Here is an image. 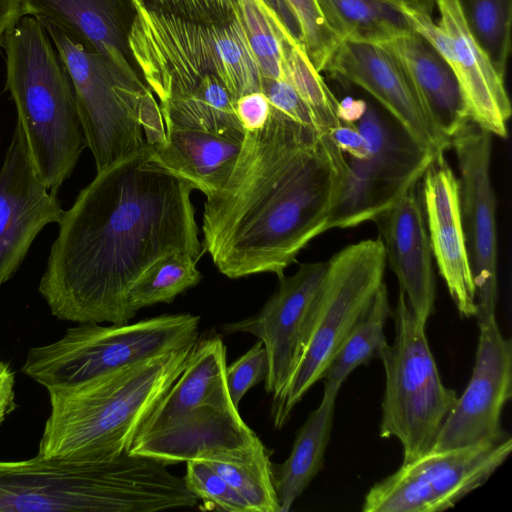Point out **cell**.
Instances as JSON below:
<instances>
[{"mask_svg": "<svg viewBox=\"0 0 512 512\" xmlns=\"http://www.w3.org/2000/svg\"><path fill=\"white\" fill-rule=\"evenodd\" d=\"M151 154L148 145L98 171L64 211L38 288L54 317L127 324L128 294L155 262L178 251L200 259L193 188Z\"/></svg>", "mask_w": 512, "mask_h": 512, "instance_id": "obj_1", "label": "cell"}, {"mask_svg": "<svg viewBox=\"0 0 512 512\" xmlns=\"http://www.w3.org/2000/svg\"><path fill=\"white\" fill-rule=\"evenodd\" d=\"M347 169L345 154L329 134L271 108L264 127L244 131L228 177L206 197L203 252L230 279L283 276L326 232Z\"/></svg>", "mask_w": 512, "mask_h": 512, "instance_id": "obj_2", "label": "cell"}, {"mask_svg": "<svg viewBox=\"0 0 512 512\" xmlns=\"http://www.w3.org/2000/svg\"><path fill=\"white\" fill-rule=\"evenodd\" d=\"M196 342L75 385L48 388L50 413L37 454L90 463L126 453Z\"/></svg>", "mask_w": 512, "mask_h": 512, "instance_id": "obj_3", "label": "cell"}, {"mask_svg": "<svg viewBox=\"0 0 512 512\" xmlns=\"http://www.w3.org/2000/svg\"><path fill=\"white\" fill-rule=\"evenodd\" d=\"M198 502L166 463L128 452L90 463L38 454L0 461V512H153Z\"/></svg>", "mask_w": 512, "mask_h": 512, "instance_id": "obj_4", "label": "cell"}, {"mask_svg": "<svg viewBox=\"0 0 512 512\" xmlns=\"http://www.w3.org/2000/svg\"><path fill=\"white\" fill-rule=\"evenodd\" d=\"M1 46L6 89L34 168L57 194L87 148L72 80L45 27L32 16H22Z\"/></svg>", "mask_w": 512, "mask_h": 512, "instance_id": "obj_5", "label": "cell"}, {"mask_svg": "<svg viewBox=\"0 0 512 512\" xmlns=\"http://www.w3.org/2000/svg\"><path fill=\"white\" fill-rule=\"evenodd\" d=\"M136 9L128 45L158 103L214 80L223 81L235 99L260 91L261 72L241 15L207 24Z\"/></svg>", "mask_w": 512, "mask_h": 512, "instance_id": "obj_6", "label": "cell"}, {"mask_svg": "<svg viewBox=\"0 0 512 512\" xmlns=\"http://www.w3.org/2000/svg\"><path fill=\"white\" fill-rule=\"evenodd\" d=\"M45 29L72 80L97 172L164 140L159 103L141 77L125 73L55 29Z\"/></svg>", "mask_w": 512, "mask_h": 512, "instance_id": "obj_7", "label": "cell"}, {"mask_svg": "<svg viewBox=\"0 0 512 512\" xmlns=\"http://www.w3.org/2000/svg\"><path fill=\"white\" fill-rule=\"evenodd\" d=\"M385 250L380 237L350 244L328 261L308 315L294 369L272 399L271 418L282 428L294 407L320 379L341 344L384 283Z\"/></svg>", "mask_w": 512, "mask_h": 512, "instance_id": "obj_8", "label": "cell"}, {"mask_svg": "<svg viewBox=\"0 0 512 512\" xmlns=\"http://www.w3.org/2000/svg\"><path fill=\"white\" fill-rule=\"evenodd\" d=\"M199 316L165 314L132 324L78 323L31 348L22 372L46 389L75 385L198 340Z\"/></svg>", "mask_w": 512, "mask_h": 512, "instance_id": "obj_9", "label": "cell"}, {"mask_svg": "<svg viewBox=\"0 0 512 512\" xmlns=\"http://www.w3.org/2000/svg\"><path fill=\"white\" fill-rule=\"evenodd\" d=\"M391 315L395 340L379 358L385 371L379 435L400 442L406 464L431 452L457 395L443 384L425 326L418 322L401 290Z\"/></svg>", "mask_w": 512, "mask_h": 512, "instance_id": "obj_10", "label": "cell"}, {"mask_svg": "<svg viewBox=\"0 0 512 512\" xmlns=\"http://www.w3.org/2000/svg\"><path fill=\"white\" fill-rule=\"evenodd\" d=\"M355 125L365 140L368 155L364 159L345 155L348 169L344 188L326 231L372 221L418 184L436 157L415 143L390 115H383L374 106L367 105Z\"/></svg>", "mask_w": 512, "mask_h": 512, "instance_id": "obj_11", "label": "cell"}, {"mask_svg": "<svg viewBox=\"0 0 512 512\" xmlns=\"http://www.w3.org/2000/svg\"><path fill=\"white\" fill-rule=\"evenodd\" d=\"M512 439L429 452L376 483L364 512H438L453 507L482 486L504 463Z\"/></svg>", "mask_w": 512, "mask_h": 512, "instance_id": "obj_12", "label": "cell"}, {"mask_svg": "<svg viewBox=\"0 0 512 512\" xmlns=\"http://www.w3.org/2000/svg\"><path fill=\"white\" fill-rule=\"evenodd\" d=\"M405 12L453 70L470 122L506 138L512 105L504 78L475 41L457 0H406Z\"/></svg>", "mask_w": 512, "mask_h": 512, "instance_id": "obj_13", "label": "cell"}, {"mask_svg": "<svg viewBox=\"0 0 512 512\" xmlns=\"http://www.w3.org/2000/svg\"><path fill=\"white\" fill-rule=\"evenodd\" d=\"M492 134L468 122L451 137L459 170L462 224L476 287L477 320L496 317L498 297L496 196Z\"/></svg>", "mask_w": 512, "mask_h": 512, "instance_id": "obj_14", "label": "cell"}, {"mask_svg": "<svg viewBox=\"0 0 512 512\" xmlns=\"http://www.w3.org/2000/svg\"><path fill=\"white\" fill-rule=\"evenodd\" d=\"M475 364L462 395L445 418L431 452L499 442L509 437L501 415L512 396V343L496 318L477 321Z\"/></svg>", "mask_w": 512, "mask_h": 512, "instance_id": "obj_15", "label": "cell"}, {"mask_svg": "<svg viewBox=\"0 0 512 512\" xmlns=\"http://www.w3.org/2000/svg\"><path fill=\"white\" fill-rule=\"evenodd\" d=\"M374 97L422 149L444 155L451 140L435 125L407 70L383 43L342 41L324 70Z\"/></svg>", "mask_w": 512, "mask_h": 512, "instance_id": "obj_16", "label": "cell"}, {"mask_svg": "<svg viewBox=\"0 0 512 512\" xmlns=\"http://www.w3.org/2000/svg\"><path fill=\"white\" fill-rule=\"evenodd\" d=\"M63 214L56 194L40 180L16 122L0 168V287L18 271L42 229L59 224Z\"/></svg>", "mask_w": 512, "mask_h": 512, "instance_id": "obj_17", "label": "cell"}, {"mask_svg": "<svg viewBox=\"0 0 512 512\" xmlns=\"http://www.w3.org/2000/svg\"><path fill=\"white\" fill-rule=\"evenodd\" d=\"M326 262L301 264L291 276L279 277V285L258 313L225 324L226 334L256 336L267 353L265 390L275 399L286 385L297 360L304 327L320 288Z\"/></svg>", "mask_w": 512, "mask_h": 512, "instance_id": "obj_18", "label": "cell"}, {"mask_svg": "<svg viewBox=\"0 0 512 512\" xmlns=\"http://www.w3.org/2000/svg\"><path fill=\"white\" fill-rule=\"evenodd\" d=\"M421 180L432 256L461 317H475L476 287L462 224L459 180L444 155L433 159Z\"/></svg>", "mask_w": 512, "mask_h": 512, "instance_id": "obj_19", "label": "cell"}, {"mask_svg": "<svg viewBox=\"0 0 512 512\" xmlns=\"http://www.w3.org/2000/svg\"><path fill=\"white\" fill-rule=\"evenodd\" d=\"M21 8L22 16L36 18L125 73L141 77L128 45L137 11L133 0H21Z\"/></svg>", "mask_w": 512, "mask_h": 512, "instance_id": "obj_20", "label": "cell"}, {"mask_svg": "<svg viewBox=\"0 0 512 512\" xmlns=\"http://www.w3.org/2000/svg\"><path fill=\"white\" fill-rule=\"evenodd\" d=\"M259 440L238 408L202 405L156 432L136 437L127 452L170 464L239 453Z\"/></svg>", "mask_w": 512, "mask_h": 512, "instance_id": "obj_21", "label": "cell"}, {"mask_svg": "<svg viewBox=\"0 0 512 512\" xmlns=\"http://www.w3.org/2000/svg\"><path fill=\"white\" fill-rule=\"evenodd\" d=\"M418 184L372 221L378 227L386 262L418 322L426 323L434 311L435 278L432 250Z\"/></svg>", "mask_w": 512, "mask_h": 512, "instance_id": "obj_22", "label": "cell"}, {"mask_svg": "<svg viewBox=\"0 0 512 512\" xmlns=\"http://www.w3.org/2000/svg\"><path fill=\"white\" fill-rule=\"evenodd\" d=\"M226 367V346L222 338L215 334L198 339L184 370L155 406L136 437L156 432L198 406L236 407L228 394Z\"/></svg>", "mask_w": 512, "mask_h": 512, "instance_id": "obj_23", "label": "cell"}, {"mask_svg": "<svg viewBox=\"0 0 512 512\" xmlns=\"http://www.w3.org/2000/svg\"><path fill=\"white\" fill-rule=\"evenodd\" d=\"M383 44L401 61L435 125L451 140L470 120L456 76L447 61L417 31Z\"/></svg>", "mask_w": 512, "mask_h": 512, "instance_id": "obj_24", "label": "cell"}, {"mask_svg": "<svg viewBox=\"0 0 512 512\" xmlns=\"http://www.w3.org/2000/svg\"><path fill=\"white\" fill-rule=\"evenodd\" d=\"M241 143L198 130L165 128L164 140L152 146L151 159L207 197L225 182Z\"/></svg>", "mask_w": 512, "mask_h": 512, "instance_id": "obj_25", "label": "cell"}, {"mask_svg": "<svg viewBox=\"0 0 512 512\" xmlns=\"http://www.w3.org/2000/svg\"><path fill=\"white\" fill-rule=\"evenodd\" d=\"M338 390L324 387L319 406L299 428L284 463L273 465L280 512H288L322 469L329 443Z\"/></svg>", "mask_w": 512, "mask_h": 512, "instance_id": "obj_26", "label": "cell"}, {"mask_svg": "<svg viewBox=\"0 0 512 512\" xmlns=\"http://www.w3.org/2000/svg\"><path fill=\"white\" fill-rule=\"evenodd\" d=\"M329 28L342 40L384 43L415 31L406 0H316Z\"/></svg>", "mask_w": 512, "mask_h": 512, "instance_id": "obj_27", "label": "cell"}, {"mask_svg": "<svg viewBox=\"0 0 512 512\" xmlns=\"http://www.w3.org/2000/svg\"><path fill=\"white\" fill-rule=\"evenodd\" d=\"M236 99L220 80L159 103L165 128L203 131L242 141L244 129L237 117Z\"/></svg>", "mask_w": 512, "mask_h": 512, "instance_id": "obj_28", "label": "cell"}, {"mask_svg": "<svg viewBox=\"0 0 512 512\" xmlns=\"http://www.w3.org/2000/svg\"><path fill=\"white\" fill-rule=\"evenodd\" d=\"M390 315L388 291L385 283H382L366 312L345 338L326 369L323 375L324 387L339 391L358 366L367 365L376 357L380 358L388 345L384 328Z\"/></svg>", "mask_w": 512, "mask_h": 512, "instance_id": "obj_29", "label": "cell"}, {"mask_svg": "<svg viewBox=\"0 0 512 512\" xmlns=\"http://www.w3.org/2000/svg\"><path fill=\"white\" fill-rule=\"evenodd\" d=\"M204 461L231 485L252 512H280L273 463L261 440L239 453Z\"/></svg>", "mask_w": 512, "mask_h": 512, "instance_id": "obj_30", "label": "cell"}, {"mask_svg": "<svg viewBox=\"0 0 512 512\" xmlns=\"http://www.w3.org/2000/svg\"><path fill=\"white\" fill-rule=\"evenodd\" d=\"M198 259L187 252H173L155 262L134 284L128 294V306L136 312L146 306L171 303L202 279Z\"/></svg>", "mask_w": 512, "mask_h": 512, "instance_id": "obj_31", "label": "cell"}, {"mask_svg": "<svg viewBox=\"0 0 512 512\" xmlns=\"http://www.w3.org/2000/svg\"><path fill=\"white\" fill-rule=\"evenodd\" d=\"M240 13L261 77L281 79L286 43L298 41L265 0H240Z\"/></svg>", "mask_w": 512, "mask_h": 512, "instance_id": "obj_32", "label": "cell"}, {"mask_svg": "<svg viewBox=\"0 0 512 512\" xmlns=\"http://www.w3.org/2000/svg\"><path fill=\"white\" fill-rule=\"evenodd\" d=\"M471 35L505 77L511 51L512 0H457Z\"/></svg>", "mask_w": 512, "mask_h": 512, "instance_id": "obj_33", "label": "cell"}, {"mask_svg": "<svg viewBox=\"0 0 512 512\" xmlns=\"http://www.w3.org/2000/svg\"><path fill=\"white\" fill-rule=\"evenodd\" d=\"M299 93L314 115L320 135L342 122L338 117L339 100L310 61L304 47L293 40L286 43L283 77Z\"/></svg>", "mask_w": 512, "mask_h": 512, "instance_id": "obj_34", "label": "cell"}, {"mask_svg": "<svg viewBox=\"0 0 512 512\" xmlns=\"http://www.w3.org/2000/svg\"><path fill=\"white\" fill-rule=\"evenodd\" d=\"M183 477L187 488L202 500V509L227 512H252L245 500L206 461H186Z\"/></svg>", "mask_w": 512, "mask_h": 512, "instance_id": "obj_35", "label": "cell"}, {"mask_svg": "<svg viewBox=\"0 0 512 512\" xmlns=\"http://www.w3.org/2000/svg\"><path fill=\"white\" fill-rule=\"evenodd\" d=\"M301 31L303 47L314 65L322 72L342 40L329 28L316 0H285Z\"/></svg>", "mask_w": 512, "mask_h": 512, "instance_id": "obj_36", "label": "cell"}, {"mask_svg": "<svg viewBox=\"0 0 512 512\" xmlns=\"http://www.w3.org/2000/svg\"><path fill=\"white\" fill-rule=\"evenodd\" d=\"M144 9L186 20L227 24L240 13V0H133Z\"/></svg>", "mask_w": 512, "mask_h": 512, "instance_id": "obj_37", "label": "cell"}, {"mask_svg": "<svg viewBox=\"0 0 512 512\" xmlns=\"http://www.w3.org/2000/svg\"><path fill=\"white\" fill-rule=\"evenodd\" d=\"M267 353L259 340L225 370V381L232 403L238 405L247 391L266 377Z\"/></svg>", "mask_w": 512, "mask_h": 512, "instance_id": "obj_38", "label": "cell"}, {"mask_svg": "<svg viewBox=\"0 0 512 512\" xmlns=\"http://www.w3.org/2000/svg\"><path fill=\"white\" fill-rule=\"evenodd\" d=\"M260 92L267 97L272 109L318 132L313 113L287 80L261 77Z\"/></svg>", "mask_w": 512, "mask_h": 512, "instance_id": "obj_39", "label": "cell"}, {"mask_svg": "<svg viewBox=\"0 0 512 512\" xmlns=\"http://www.w3.org/2000/svg\"><path fill=\"white\" fill-rule=\"evenodd\" d=\"M237 117L244 131H257L265 126L271 106L267 97L260 91L244 94L236 99Z\"/></svg>", "mask_w": 512, "mask_h": 512, "instance_id": "obj_40", "label": "cell"}, {"mask_svg": "<svg viewBox=\"0 0 512 512\" xmlns=\"http://www.w3.org/2000/svg\"><path fill=\"white\" fill-rule=\"evenodd\" d=\"M329 135L345 155L356 159L367 157L365 140L355 124L342 122Z\"/></svg>", "mask_w": 512, "mask_h": 512, "instance_id": "obj_41", "label": "cell"}, {"mask_svg": "<svg viewBox=\"0 0 512 512\" xmlns=\"http://www.w3.org/2000/svg\"><path fill=\"white\" fill-rule=\"evenodd\" d=\"M15 376L10 365L0 360V426L16 407Z\"/></svg>", "mask_w": 512, "mask_h": 512, "instance_id": "obj_42", "label": "cell"}, {"mask_svg": "<svg viewBox=\"0 0 512 512\" xmlns=\"http://www.w3.org/2000/svg\"><path fill=\"white\" fill-rule=\"evenodd\" d=\"M21 17V0H0V46L6 34Z\"/></svg>", "mask_w": 512, "mask_h": 512, "instance_id": "obj_43", "label": "cell"}, {"mask_svg": "<svg viewBox=\"0 0 512 512\" xmlns=\"http://www.w3.org/2000/svg\"><path fill=\"white\" fill-rule=\"evenodd\" d=\"M265 2L277 13L294 38L302 43L299 24L285 0H265Z\"/></svg>", "mask_w": 512, "mask_h": 512, "instance_id": "obj_44", "label": "cell"}, {"mask_svg": "<svg viewBox=\"0 0 512 512\" xmlns=\"http://www.w3.org/2000/svg\"><path fill=\"white\" fill-rule=\"evenodd\" d=\"M367 105L363 100L345 98L339 101L338 117L341 122L355 124L365 113Z\"/></svg>", "mask_w": 512, "mask_h": 512, "instance_id": "obj_45", "label": "cell"}]
</instances>
